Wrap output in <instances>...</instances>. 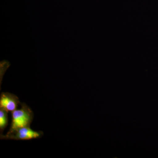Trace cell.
<instances>
[{"mask_svg":"<svg viewBox=\"0 0 158 158\" xmlns=\"http://www.w3.org/2000/svg\"><path fill=\"white\" fill-rule=\"evenodd\" d=\"M43 135L42 131H36L30 127L20 128L10 135H1V139H14L16 140H27L41 138Z\"/></svg>","mask_w":158,"mask_h":158,"instance_id":"obj_2","label":"cell"},{"mask_svg":"<svg viewBox=\"0 0 158 158\" xmlns=\"http://www.w3.org/2000/svg\"><path fill=\"white\" fill-rule=\"evenodd\" d=\"M0 97V108L9 113L17 110L20 104L19 99L16 95L9 93H2Z\"/></svg>","mask_w":158,"mask_h":158,"instance_id":"obj_3","label":"cell"},{"mask_svg":"<svg viewBox=\"0 0 158 158\" xmlns=\"http://www.w3.org/2000/svg\"><path fill=\"white\" fill-rule=\"evenodd\" d=\"M20 109L11 112V127L6 135H10L20 128L30 127L34 118V113L26 104L20 103Z\"/></svg>","mask_w":158,"mask_h":158,"instance_id":"obj_1","label":"cell"},{"mask_svg":"<svg viewBox=\"0 0 158 158\" xmlns=\"http://www.w3.org/2000/svg\"><path fill=\"white\" fill-rule=\"evenodd\" d=\"M11 65L10 62L8 60H4L1 61L0 62V76H1V81H2V80L5 74L6 71L7 70L9 66Z\"/></svg>","mask_w":158,"mask_h":158,"instance_id":"obj_5","label":"cell"},{"mask_svg":"<svg viewBox=\"0 0 158 158\" xmlns=\"http://www.w3.org/2000/svg\"><path fill=\"white\" fill-rule=\"evenodd\" d=\"M8 112L4 109L0 108V131L1 134L6 128L8 123Z\"/></svg>","mask_w":158,"mask_h":158,"instance_id":"obj_4","label":"cell"}]
</instances>
